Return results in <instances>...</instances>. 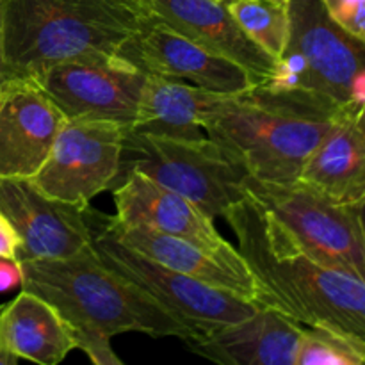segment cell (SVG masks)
<instances>
[{"mask_svg": "<svg viewBox=\"0 0 365 365\" xmlns=\"http://www.w3.org/2000/svg\"><path fill=\"white\" fill-rule=\"evenodd\" d=\"M66 121L34 78H6L0 86V178L34 177Z\"/></svg>", "mask_w": 365, "mask_h": 365, "instance_id": "5bb4252c", "label": "cell"}, {"mask_svg": "<svg viewBox=\"0 0 365 365\" xmlns=\"http://www.w3.org/2000/svg\"><path fill=\"white\" fill-rule=\"evenodd\" d=\"M116 217L123 225H143L205 250L220 262L253 274L237 248L217 232L214 217L185 196L163 187L141 173H127L113 189Z\"/></svg>", "mask_w": 365, "mask_h": 365, "instance_id": "4fadbf2b", "label": "cell"}, {"mask_svg": "<svg viewBox=\"0 0 365 365\" xmlns=\"http://www.w3.org/2000/svg\"><path fill=\"white\" fill-rule=\"evenodd\" d=\"M220 98L221 93L146 75L130 130L173 139L207 138L202 118Z\"/></svg>", "mask_w": 365, "mask_h": 365, "instance_id": "ffe728a7", "label": "cell"}, {"mask_svg": "<svg viewBox=\"0 0 365 365\" xmlns=\"http://www.w3.org/2000/svg\"><path fill=\"white\" fill-rule=\"evenodd\" d=\"M342 106L314 93L260 82L239 95H221L203 114L202 127L252 178L294 182Z\"/></svg>", "mask_w": 365, "mask_h": 365, "instance_id": "3957f363", "label": "cell"}, {"mask_svg": "<svg viewBox=\"0 0 365 365\" xmlns=\"http://www.w3.org/2000/svg\"><path fill=\"white\" fill-rule=\"evenodd\" d=\"M4 13H6V0H0V86L7 78L6 61H4Z\"/></svg>", "mask_w": 365, "mask_h": 365, "instance_id": "4316f807", "label": "cell"}, {"mask_svg": "<svg viewBox=\"0 0 365 365\" xmlns=\"http://www.w3.org/2000/svg\"><path fill=\"white\" fill-rule=\"evenodd\" d=\"M21 278L24 274L18 260L0 259V292H7L21 285Z\"/></svg>", "mask_w": 365, "mask_h": 365, "instance_id": "d4e9b609", "label": "cell"}, {"mask_svg": "<svg viewBox=\"0 0 365 365\" xmlns=\"http://www.w3.org/2000/svg\"><path fill=\"white\" fill-rule=\"evenodd\" d=\"M0 210L20 237L18 262L68 259L93 246L86 207L45 195L32 178H0Z\"/></svg>", "mask_w": 365, "mask_h": 365, "instance_id": "7c38bea8", "label": "cell"}, {"mask_svg": "<svg viewBox=\"0 0 365 365\" xmlns=\"http://www.w3.org/2000/svg\"><path fill=\"white\" fill-rule=\"evenodd\" d=\"M353 209H355V212H356V217H359V223H360V227H362V232H364V239H365V200H364L362 203H360V205L353 207Z\"/></svg>", "mask_w": 365, "mask_h": 365, "instance_id": "f1b7e54d", "label": "cell"}, {"mask_svg": "<svg viewBox=\"0 0 365 365\" xmlns=\"http://www.w3.org/2000/svg\"><path fill=\"white\" fill-rule=\"evenodd\" d=\"M120 53L146 75L221 95H239L257 84L245 68L209 52L152 14H139L138 29Z\"/></svg>", "mask_w": 365, "mask_h": 365, "instance_id": "8fae6325", "label": "cell"}, {"mask_svg": "<svg viewBox=\"0 0 365 365\" xmlns=\"http://www.w3.org/2000/svg\"><path fill=\"white\" fill-rule=\"evenodd\" d=\"M2 307L4 305H0V312H2ZM16 364H18V359L6 348V344H4L2 341V335H0V365H16Z\"/></svg>", "mask_w": 365, "mask_h": 365, "instance_id": "83f0119b", "label": "cell"}, {"mask_svg": "<svg viewBox=\"0 0 365 365\" xmlns=\"http://www.w3.org/2000/svg\"><path fill=\"white\" fill-rule=\"evenodd\" d=\"M138 14H152L180 34L245 68L257 84L273 77L277 57L257 45L221 0H135Z\"/></svg>", "mask_w": 365, "mask_h": 365, "instance_id": "9a60e30c", "label": "cell"}, {"mask_svg": "<svg viewBox=\"0 0 365 365\" xmlns=\"http://www.w3.org/2000/svg\"><path fill=\"white\" fill-rule=\"evenodd\" d=\"M245 187L284 225L307 255L365 284V239L353 207L331 203L302 180L266 182L248 177Z\"/></svg>", "mask_w": 365, "mask_h": 365, "instance_id": "52a82bcc", "label": "cell"}, {"mask_svg": "<svg viewBox=\"0 0 365 365\" xmlns=\"http://www.w3.org/2000/svg\"><path fill=\"white\" fill-rule=\"evenodd\" d=\"M121 2H123V4H127V6H134V2H135V0H121Z\"/></svg>", "mask_w": 365, "mask_h": 365, "instance_id": "4dcf8cb0", "label": "cell"}, {"mask_svg": "<svg viewBox=\"0 0 365 365\" xmlns=\"http://www.w3.org/2000/svg\"><path fill=\"white\" fill-rule=\"evenodd\" d=\"M289 36L277 70L262 84L298 89L348 103L349 86L365 66V45L344 31L323 0H287Z\"/></svg>", "mask_w": 365, "mask_h": 365, "instance_id": "8992f818", "label": "cell"}, {"mask_svg": "<svg viewBox=\"0 0 365 365\" xmlns=\"http://www.w3.org/2000/svg\"><path fill=\"white\" fill-rule=\"evenodd\" d=\"M86 220L93 235V248L100 259L116 273L145 289L164 309L191 328L195 337L223 324L245 319L260 309L234 292L212 287L170 269L123 245L95 220L88 207Z\"/></svg>", "mask_w": 365, "mask_h": 365, "instance_id": "ba28073f", "label": "cell"}, {"mask_svg": "<svg viewBox=\"0 0 365 365\" xmlns=\"http://www.w3.org/2000/svg\"><path fill=\"white\" fill-rule=\"evenodd\" d=\"M132 171L185 196L212 217H225L248 195V171L210 138H160L127 128L114 185Z\"/></svg>", "mask_w": 365, "mask_h": 365, "instance_id": "5b68a950", "label": "cell"}, {"mask_svg": "<svg viewBox=\"0 0 365 365\" xmlns=\"http://www.w3.org/2000/svg\"><path fill=\"white\" fill-rule=\"evenodd\" d=\"M127 127L109 120H68L32 177L45 195L88 207L120 175Z\"/></svg>", "mask_w": 365, "mask_h": 365, "instance_id": "30bf717a", "label": "cell"}, {"mask_svg": "<svg viewBox=\"0 0 365 365\" xmlns=\"http://www.w3.org/2000/svg\"><path fill=\"white\" fill-rule=\"evenodd\" d=\"M296 365H365V342L323 327H303Z\"/></svg>", "mask_w": 365, "mask_h": 365, "instance_id": "7402d4cb", "label": "cell"}, {"mask_svg": "<svg viewBox=\"0 0 365 365\" xmlns=\"http://www.w3.org/2000/svg\"><path fill=\"white\" fill-rule=\"evenodd\" d=\"M274 2H287V0H274Z\"/></svg>", "mask_w": 365, "mask_h": 365, "instance_id": "1f68e13d", "label": "cell"}, {"mask_svg": "<svg viewBox=\"0 0 365 365\" xmlns=\"http://www.w3.org/2000/svg\"><path fill=\"white\" fill-rule=\"evenodd\" d=\"M18 248H20V237L6 217V214L0 210V259L16 260Z\"/></svg>", "mask_w": 365, "mask_h": 365, "instance_id": "cb8c5ba5", "label": "cell"}, {"mask_svg": "<svg viewBox=\"0 0 365 365\" xmlns=\"http://www.w3.org/2000/svg\"><path fill=\"white\" fill-rule=\"evenodd\" d=\"M139 25L121 0H6L7 78L36 77L64 61L120 53Z\"/></svg>", "mask_w": 365, "mask_h": 365, "instance_id": "277c9868", "label": "cell"}, {"mask_svg": "<svg viewBox=\"0 0 365 365\" xmlns=\"http://www.w3.org/2000/svg\"><path fill=\"white\" fill-rule=\"evenodd\" d=\"M298 180L331 203L356 207L365 200V123L360 103L339 109L334 127L303 166Z\"/></svg>", "mask_w": 365, "mask_h": 365, "instance_id": "ac0fdd59", "label": "cell"}, {"mask_svg": "<svg viewBox=\"0 0 365 365\" xmlns=\"http://www.w3.org/2000/svg\"><path fill=\"white\" fill-rule=\"evenodd\" d=\"M0 335L18 360L39 365L63 362L77 349L73 334L59 312L39 296L21 289L0 312Z\"/></svg>", "mask_w": 365, "mask_h": 365, "instance_id": "d6986e66", "label": "cell"}, {"mask_svg": "<svg viewBox=\"0 0 365 365\" xmlns=\"http://www.w3.org/2000/svg\"><path fill=\"white\" fill-rule=\"evenodd\" d=\"M302 324L274 309L257 310L185 341L196 355L225 365H296Z\"/></svg>", "mask_w": 365, "mask_h": 365, "instance_id": "2e32d148", "label": "cell"}, {"mask_svg": "<svg viewBox=\"0 0 365 365\" xmlns=\"http://www.w3.org/2000/svg\"><path fill=\"white\" fill-rule=\"evenodd\" d=\"M31 78L48 93L66 120H109L130 128L146 73L114 53L64 61Z\"/></svg>", "mask_w": 365, "mask_h": 365, "instance_id": "9c48e42d", "label": "cell"}, {"mask_svg": "<svg viewBox=\"0 0 365 365\" xmlns=\"http://www.w3.org/2000/svg\"><path fill=\"white\" fill-rule=\"evenodd\" d=\"M24 291L48 302L63 316L82 349L96 365H123L113 351L110 339L125 331L150 337H195L170 310L145 289L116 273L89 248L68 259L25 260Z\"/></svg>", "mask_w": 365, "mask_h": 365, "instance_id": "6da1fadb", "label": "cell"}, {"mask_svg": "<svg viewBox=\"0 0 365 365\" xmlns=\"http://www.w3.org/2000/svg\"><path fill=\"white\" fill-rule=\"evenodd\" d=\"M330 16L365 45V0H323Z\"/></svg>", "mask_w": 365, "mask_h": 365, "instance_id": "603a6c76", "label": "cell"}, {"mask_svg": "<svg viewBox=\"0 0 365 365\" xmlns=\"http://www.w3.org/2000/svg\"><path fill=\"white\" fill-rule=\"evenodd\" d=\"M239 253L267 296V309L302 327H323L365 342V284L307 255L284 225L246 195L227 214Z\"/></svg>", "mask_w": 365, "mask_h": 365, "instance_id": "7a4b0ae2", "label": "cell"}, {"mask_svg": "<svg viewBox=\"0 0 365 365\" xmlns=\"http://www.w3.org/2000/svg\"><path fill=\"white\" fill-rule=\"evenodd\" d=\"M242 31L266 52L277 57L289 36L287 2L274 0H221Z\"/></svg>", "mask_w": 365, "mask_h": 365, "instance_id": "44dd1931", "label": "cell"}, {"mask_svg": "<svg viewBox=\"0 0 365 365\" xmlns=\"http://www.w3.org/2000/svg\"><path fill=\"white\" fill-rule=\"evenodd\" d=\"M360 114H362V120L365 123V103H360Z\"/></svg>", "mask_w": 365, "mask_h": 365, "instance_id": "f546056e", "label": "cell"}, {"mask_svg": "<svg viewBox=\"0 0 365 365\" xmlns=\"http://www.w3.org/2000/svg\"><path fill=\"white\" fill-rule=\"evenodd\" d=\"M349 100L355 103H365V66L353 77L349 86Z\"/></svg>", "mask_w": 365, "mask_h": 365, "instance_id": "484cf974", "label": "cell"}, {"mask_svg": "<svg viewBox=\"0 0 365 365\" xmlns=\"http://www.w3.org/2000/svg\"><path fill=\"white\" fill-rule=\"evenodd\" d=\"M95 220L114 235L120 242L130 246L135 252L143 253L148 259L178 271L182 274L196 278L212 287L234 292L246 302L255 303L257 307H267V296L253 274L241 273L227 264L220 262L200 246L163 234L143 225H123L114 216L93 212Z\"/></svg>", "mask_w": 365, "mask_h": 365, "instance_id": "e0dca14e", "label": "cell"}]
</instances>
